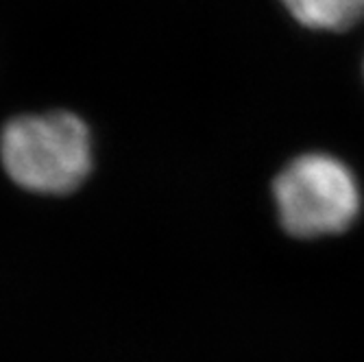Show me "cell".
<instances>
[{"instance_id": "1", "label": "cell", "mask_w": 364, "mask_h": 362, "mask_svg": "<svg viewBox=\"0 0 364 362\" xmlns=\"http://www.w3.org/2000/svg\"><path fill=\"white\" fill-rule=\"evenodd\" d=\"M0 159L7 175L26 190L73 192L92 169L90 131L68 112L22 116L3 129Z\"/></svg>"}, {"instance_id": "2", "label": "cell", "mask_w": 364, "mask_h": 362, "mask_svg": "<svg viewBox=\"0 0 364 362\" xmlns=\"http://www.w3.org/2000/svg\"><path fill=\"white\" fill-rule=\"evenodd\" d=\"M273 194L279 223L294 238L343 234L358 218L360 190L345 164L332 155H301L277 175Z\"/></svg>"}, {"instance_id": "3", "label": "cell", "mask_w": 364, "mask_h": 362, "mask_svg": "<svg viewBox=\"0 0 364 362\" xmlns=\"http://www.w3.org/2000/svg\"><path fill=\"white\" fill-rule=\"evenodd\" d=\"M290 16L316 31H347L364 20V0H282Z\"/></svg>"}]
</instances>
